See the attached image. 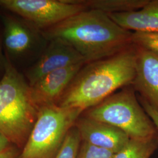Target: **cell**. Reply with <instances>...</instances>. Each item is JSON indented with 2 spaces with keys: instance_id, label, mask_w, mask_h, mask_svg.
Segmentation results:
<instances>
[{
  "instance_id": "3",
  "label": "cell",
  "mask_w": 158,
  "mask_h": 158,
  "mask_svg": "<svg viewBox=\"0 0 158 158\" xmlns=\"http://www.w3.org/2000/svg\"><path fill=\"white\" fill-rule=\"evenodd\" d=\"M38 108L29 85L11 63L6 62L0 81V132L10 142L22 144L32 130Z\"/></svg>"
},
{
  "instance_id": "5",
  "label": "cell",
  "mask_w": 158,
  "mask_h": 158,
  "mask_svg": "<svg viewBox=\"0 0 158 158\" xmlns=\"http://www.w3.org/2000/svg\"><path fill=\"white\" fill-rule=\"evenodd\" d=\"M84 113L56 104L40 106L19 158H55L69 131Z\"/></svg>"
},
{
  "instance_id": "14",
  "label": "cell",
  "mask_w": 158,
  "mask_h": 158,
  "mask_svg": "<svg viewBox=\"0 0 158 158\" xmlns=\"http://www.w3.org/2000/svg\"><path fill=\"white\" fill-rule=\"evenodd\" d=\"M158 148V135L144 139H130L113 158H151Z\"/></svg>"
},
{
  "instance_id": "19",
  "label": "cell",
  "mask_w": 158,
  "mask_h": 158,
  "mask_svg": "<svg viewBox=\"0 0 158 158\" xmlns=\"http://www.w3.org/2000/svg\"><path fill=\"white\" fill-rule=\"evenodd\" d=\"M16 151L12 148H8L6 150L0 153V158H15Z\"/></svg>"
},
{
  "instance_id": "17",
  "label": "cell",
  "mask_w": 158,
  "mask_h": 158,
  "mask_svg": "<svg viewBox=\"0 0 158 158\" xmlns=\"http://www.w3.org/2000/svg\"><path fill=\"white\" fill-rule=\"evenodd\" d=\"M115 153L81 141L77 158H113Z\"/></svg>"
},
{
  "instance_id": "15",
  "label": "cell",
  "mask_w": 158,
  "mask_h": 158,
  "mask_svg": "<svg viewBox=\"0 0 158 158\" xmlns=\"http://www.w3.org/2000/svg\"><path fill=\"white\" fill-rule=\"evenodd\" d=\"M81 142L79 130L74 125L69 131L62 145L55 158H77Z\"/></svg>"
},
{
  "instance_id": "11",
  "label": "cell",
  "mask_w": 158,
  "mask_h": 158,
  "mask_svg": "<svg viewBox=\"0 0 158 158\" xmlns=\"http://www.w3.org/2000/svg\"><path fill=\"white\" fill-rule=\"evenodd\" d=\"M108 15L121 27L132 32L158 34V0H149L136 11Z\"/></svg>"
},
{
  "instance_id": "13",
  "label": "cell",
  "mask_w": 158,
  "mask_h": 158,
  "mask_svg": "<svg viewBox=\"0 0 158 158\" xmlns=\"http://www.w3.org/2000/svg\"><path fill=\"white\" fill-rule=\"evenodd\" d=\"M87 10L107 14L134 11L141 9L149 0H80Z\"/></svg>"
},
{
  "instance_id": "7",
  "label": "cell",
  "mask_w": 158,
  "mask_h": 158,
  "mask_svg": "<svg viewBox=\"0 0 158 158\" xmlns=\"http://www.w3.org/2000/svg\"><path fill=\"white\" fill-rule=\"evenodd\" d=\"M49 42L39 60L28 73L30 87L54 71L80 63H85L79 52L67 43L57 40Z\"/></svg>"
},
{
  "instance_id": "1",
  "label": "cell",
  "mask_w": 158,
  "mask_h": 158,
  "mask_svg": "<svg viewBox=\"0 0 158 158\" xmlns=\"http://www.w3.org/2000/svg\"><path fill=\"white\" fill-rule=\"evenodd\" d=\"M132 32L123 28L107 14L86 10L44 29L50 41L62 40L73 47L85 63L111 56L132 45Z\"/></svg>"
},
{
  "instance_id": "10",
  "label": "cell",
  "mask_w": 158,
  "mask_h": 158,
  "mask_svg": "<svg viewBox=\"0 0 158 158\" xmlns=\"http://www.w3.org/2000/svg\"><path fill=\"white\" fill-rule=\"evenodd\" d=\"M85 63L69 66L47 74L31 87L34 102L40 106L56 104Z\"/></svg>"
},
{
  "instance_id": "18",
  "label": "cell",
  "mask_w": 158,
  "mask_h": 158,
  "mask_svg": "<svg viewBox=\"0 0 158 158\" xmlns=\"http://www.w3.org/2000/svg\"><path fill=\"white\" fill-rule=\"evenodd\" d=\"M139 101L140 102L142 106L146 111L147 114L149 115L150 118L152 121L156 130L158 131V111L152 107L148 102L143 100L141 98H139Z\"/></svg>"
},
{
  "instance_id": "16",
  "label": "cell",
  "mask_w": 158,
  "mask_h": 158,
  "mask_svg": "<svg viewBox=\"0 0 158 158\" xmlns=\"http://www.w3.org/2000/svg\"><path fill=\"white\" fill-rule=\"evenodd\" d=\"M132 44L158 53V34L132 32Z\"/></svg>"
},
{
  "instance_id": "20",
  "label": "cell",
  "mask_w": 158,
  "mask_h": 158,
  "mask_svg": "<svg viewBox=\"0 0 158 158\" xmlns=\"http://www.w3.org/2000/svg\"><path fill=\"white\" fill-rule=\"evenodd\" d=\"M10 142L7 138L0 132V153L8 148V144Z\"/></svg>"
},
{
  "instance_id": "8",
  "label": "cell",
  "mask_w": 158,
  "mask_h": 158,
  "mask_svg": "<svg viewBox=\"0 0 158 158\" xmlns=\"http://www.w3.org/2000/svg\"><path fill=\"white\" fill-rule=\"evenodd\" d=\"M135 48V76L131 85L140 98L158 111V53Z\"/></svg>"
},
{
  "instance_id": "2",
  "label": "cell",
  "mask_w": 158,
  "mask_h": 158,
  "mask_svg": "<svg viewBox=\"0 0 158 158\" xmlns=\"http://www.w3.org/2000/svg\"><path fill=\"white\" fill-rule=\"evenodd\" d=\"M135 68L134 45L111 56L85 63L56 104L85 112L119 89L132 85Z\"/></svg>"
},
{
  "instance_id": "6",
  "label": "cell",
  "mask_w": 158,
  "mask_h": 158,
  "mask_svg": "<svg viewBox=\"0 0 158 158\" xmlns=\"http://www.w3.org/2000/svg\"><path fill=\"white\" fill-rule=\"evenodd\" d=\"M0 6L44 30L87 10L80 0H0Z\"/></svg>"
},
{
  "instance_id": "4",
  "label": "cell",
  "mask_w": 158,
  "mask_h": 158,
  "mask_svg": "<svg viewBox=\"0 0 158 158\" xmlns=\"http://www.w3.org/2000/svg\"><path fill=\"white\" fill-rule=\"evenodd\" d=\"M83 114L85 117L118 128L130 139H144L158 135L131 85L123 87Z\"/></svg>"
},
{
  "instance_id": "9",
  "label": "cell",
  "mask_w": 158,
  "mask_h": 158,
  "mask_svg": "<svg viewBox=\"0 0 158 158\" xmlns=\"http://www.w3.org/2000/svg\"><path fill=\"white\" fill-rule=\"evenodd\" d=\"M75 125L79 130L82 141L115 153L130 141L129 136L123 131L82 115Z\"/></svg>"
},
{
  "instance_id": "12",
  "label": "cell",
  "mask_w": 158,
  "mask_h": 158,
  "mask_svg": "<svg viewBox=\"0 0 158 158\" xmlns=\"http://www.w3.org/2000/svg\"><path fill=\"white\" fill-rule=\"evenodd\" d=\"M4 22V44L6 49L13 54H19L27 51L32 42V34L28 29L11 18H6Z\"/></svg>"
}]
</instances>
